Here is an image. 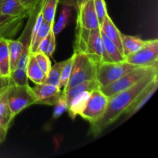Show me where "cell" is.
I'll use <instances>...</instances> for the list:
<instances>
[{
    "instance_id": "d4e9b609",
    "label": "cell",
    "mask_w": 158,
    "mask_h": 158,
    "mask_svg": "<svg viewBox=\"0 0 158 158\" xmlns=\"http://www.w3.org/2000/svg\"><path fill=\"white\" fill-rule=\"evenodd\" d=\"M52 26H53V25L49 24V23L43 20V23H42L40 29H39V32H37L36 36H35L33 43H32V45L30 46V53H33V52H36L40 44L49 35L51 29H52Z\"/></svg>"
},
{
    "instance_id": "ac0fdd59",
    "label": "cell",
    "mask_w": 158,
    "mask_h": 158,
    "mask_svg": "<svg viewBox=\"0 0 158 158\" xmlns=\"http://www.w3.org/2000/svg\"><path fill=\"white\" fill-rule=\"evenodd\" d=\"M30 12L26 9L18 0H2L1 6V14L17 16V15H29Z\"/></svg>"
},
{
    "instance_id": "7c38bea8",
    "label": "cell",
    "mask_w": 158,
    "mask_h": 158,
    "mask_svg": "<svg viewBox=\"0 0 158 158\" xmlns=\"http://www.w3.org/2000/svg\"><path fill=\"white\" fill-rule=\"evenodd\" d=\"M158 87V77L154 79L144 89L141 91L140 94L137 97V98L134 100L132 104L131 105L129 108L127 110L126 112L124 113L125 115L128 116V117H131V116L134 115L137 111L140 110L145 104L147 102L151 99L156 92Z\"/></svg>"
},
{
    "instance_id": "3957f363",
    "label": "cell",
    "mask_w": 158,
    "mask_h": 158,
    "mask_svg": "<svg viewBox=\"0 0 158 158\" xmlns=\"http://www.w3.org/2000/svg\"><path fill=\"white\" fill-rule=\"evenodd\" d=\"M97 66V63L86 53L74 52L72 72L63 93L81 82L96 80Z\"/></svg>"
},
{
    "instance_id": "1f68e13d",
    "label": "cell",
    "mask_w": 158,
    "mask_h": 158,
    "mask_svg": "<svg viewBox=\"0 0 158 158\" xmlns=\"http://www.w3.org/2000/svg\"><path fill=\"white\" fill-rule=\"evenodd\" d=\"M56 49V35L54 34L52 29H51L50 32H49V43H48L47 49H46V54L49 57H52L53 55L54 52Z\"/></svg>"
},
{
    "instance_id": "83f0119b",
    "label": "cell",
    "mask_w": 158,
    "mask_h": 158,
    "mask_svg": "<svg viewBox=\"0 0 158 158\" xmlns=\"http://www.w3.org/2000/svg\"><path fill=\"white\" fill-rule=\"evenodd\" d=\"M11 84L19 85V86H24L29 84L28 83V77L26 74V70L24 69L15 68L10 73Z\"/></svg>"
},
{
    "instance_id": "44dd1931",
    "label": "cell",
    "mask_w": 158,
    "mask_h": 158,
    "mask_svg": "<svg viewBox=\"0 0 158 158\" xmlns=\"http://www.w3.org/2000/svg\"><path fill=\"white\" fill-rule=\"evenodd\" d=\"M101 37L102 40H103V46H104L105 51H106V53L110 58V61L115 62V63H117V62L125 61L124 56L119 50L117 46L110 40H109L102 32Z\"/></svg>"
},
{
    "instance_id": "e575fe53",
    "label": "cell",
    "mask_w": 158,
    "mask_h": 158,
    "mask_svg": "<svg viewBox=\"0 0 158 158\" xmlns=\"http://www.w3.org/2000/svg\"><path fill=\"white\" fill-rule=\"evenodd\" d=\"M7 132L8 131H6V130L5 129V128H3L2 127V125L0 124V144H1V143L4 141L5 139H6V135H7Z\"/></svg>"
},
{
    "instance_id": "f1b7e54d",
    "label": "cell",
    "mask_w": 158,
    "mask_h": 158,
    "mask_svg": "<svg viewBox=\"0 0 158 158\" xmlns=\"http://www.w3.org/2000/svg\"><path fill=\"white\" fill-rule=\"evenodd\" d=\"M53 106L54 110L53 112H52V118L53 119L59 118V117H61L64 113H66L68 110L69 105H68L66 97L63 95V93H62L60 98L58 99V100L56 102V103Z\"/></svg>"
},
{
    "instance_id": "2e32d148",
    "label": "cell",
    "mask_w": 158,
    "mask_h": 158,
    "mask_svg": "<svg viewBox=\"0 0 158 158\" xmlns=\"http://www.w3.org/2000/svg\"><path fill=\"white\" fill-rule=\"evenodd\" d=\"M90 94V91H85L77 95L69 102L67 111L69 112V117L71 119L75 120L77 116H80L86 107Z\"/></svg>"
},
{
    "instance_id": "30bf717a",
    "label": "cell",
    "mask_w": 158,
    "mask_h": 158,
    "mask_svg": "<svg viewBox=\"0 0 158 158\" xmlns=\"http://www.w3.org/2000/svg\"><path fill=\"white\" fill-rule=\"evenodd\" d=\"M77 12V26L83 29H98L100 25L96 13L94 6V1L89 0V2L83 5Z\"/></svg>"
},
{
    "instance_id": "4dcf8cb0",
    "label": "cell",
    "mask_w": 158,
    "mask_h": 158,
    "mask_svg": "<svg viewBox=\"0 0 158 158\" xmlns=\"http://www.w3.org/2000/svg\"><path fill=\"white\" fill-rule=\"evenodd\" d=\"M94 1V9L97 13L100 25L103 23L104 19L108 15L106 10V5L105 0H93Z\"/></svg>"
},
{
    "instance_id": "ffe728a7",
    "label": "cell",
    "mask_w": 158,
    "mask_h": 158,
    "mask_svg": "<svg viewBox=\"0 0 158 158\" xmlns=\"http://www.w3.org/2000/svg\"><path fill=\"white\" fill-rule=\"evenodd\" d=\"M13 119L8 102L7 92H6L0 96V124L8 131Z\"/></svg>"
},
{
    "instance_id": "6da1fadb",
    "label": "cell",
    "mask_w": 158,
    "mask_h": 158,
    "mask_svg": "<svg viewBox=\"0 0 158 158\" xmlns=\"http://www.w3.org/2000/svg\"><path fill=\"white\" fill-rule=\"evenodd\" d=\"M157 74L158 70L154 71L142 78L131 87L109 97L104 114L95 123H91L89 134L95 137L98 136L110 125L117 121L121 115L124 114L141 91L157 78Z\"/></svg>"
},
{
    "instance_id": "8fae6325",
    "label": "cell",
    "mask_w": 158,
    "mask_h": 158,
    "mask_svg": "<svg viewBox=\"0 0 158 158\" xmlns=\"http://www.w3.org/2000/svg\"><path fill=\"white\" fill-rule=\"evenodd\" d=\"M38 104H46L53 106L61 96L63 91L57 86L49 83L35 84L32 87Z\"/></svg>"
},
{
    "instance_id": "4fadbf2b",
    "label": "cell",
    "mask_w": 158,
    "mask_h": 158,
    "mask_svg": "<svg viewBox=\"0 0 158 158\" xmlns=\"http://www.w3.org/2000/svg\"><path fill=\"white\" fill-rule=\"evenodd\" d=\"M100 31L117 46L119 50L123 55L121 41V32L117 29V27L114 24V22L112 21L109 15H106L103 23L100 24Z\"/></svg>"
},
{
    "instance_id": "f546056e",
    "label": "cell",
    "mask_w": 158,
    "mask_h": 158,
    "mask_svg": "<svg viewBox=\"0 0 158 158\" xmlns=\"http://www.w3.org/2000/svg\"><path fill=\"white\" fill-rule=\"evenodd\" d=\"M32 54H33L39 66L43 69V72L47 75L49 71L50 70L51 66H52L49 57L46 53L42 52H35Z\"/></svg>"
},
{
    "instance_id": "d6a6232c",
    "label": "cell",
    "mask_w": 158,
    "mask_h": 158,
    "mask_svg": "<svg viewBox=\"0 0 158 158\" xmlns=\"http://www.w3.org/2000/svg\"><path fill=\"white\" fill-rule=\"evenodd\" d=\"M11 85L10 77L0 76V96L7 92Z\"/></svg>"
},
{
    "instance_id": "836d02e7",
    "label": "cell",
    "mask_w": 158,
    "mask_h": 158,
    "mask_svg": "<svg viewBox=\"0 0 158 158\" xmlns=\"http://www.w3.org/2000/svg\"><path fill=\"white\" fill-rule=\"evenodd\" d=\"M18 1L29 12H32L40 5L42 0H18Z\"/></svg>"
},
{
    "instance_id": "277c9868",
    "label": "cell",
    "mask_w": 158,
    "mask_h": 158,
    "mask_svg": "<svg viewBox=\"0 0 158 158\" xmlns=\"http://www.w3.org/2000/svg\"><path fill=\"white\" fill-rule=\"evenodd\" d=\"M7 94L8 102L13 118L31 105L37 103L35 94L29 84L24 86L11 84Z\"/></svg>"
},
{
    "instance_id": "ba28073f",
    "label": "cell",
    "mask_w": 158,
    "mask_h": 158,
    "mask_svg": "<svg viewBox=\"0 0 158 158\" xmlns=\"http://www.w3.org/2000/svg\"><path fill=\"white\" fill-rule=\"evenodd\" d=\"M109 97L105 95L100 89H94L91 92L86 106L80 117L87 120L89 123H94L104 114L108 104Z\"/></svg>"
},
{
    "instance_id": "5b68a950",
    "label": "cell",
    "mask_w": 158,
    "mask_h": 158,
    "mask_svg": "<svg viewBox=\"0 0 158 158\" xmlns=\"http://www.w3.org/2000/svg\"><path fill=\"white\" fill-rule=\"evenodd\" d=\"M138 67L128 63L126 61L122 62H103L97 66L96 80L100 84V87L107 86L131 72L135 68Z\"/></svg>"
},
{
    "instance_id": "484cf974",
    "label": "cell",
    "mask_w": 158,
    "mask_h": 158,
    "mask_svg": "<svg viewBox=\"0 0 158 158\" xmlns=\"http://www.w3.org/2000/svg\"><path fill=\"white\" fill-rule=\"evenodd\" d=\"M66 63V60L56 63L53 66H51L50 70L49 71L47 74V78H46V83L53 85L60 88V77L61 74L62 69Z\"/></svg>"
},
{
    "instance_id": "603a6c76",
    "label": "cell",
    "mask_w": 158,
    "mask_h": 158,
    "mask_svg": "<svg viewBox=\"0 0 158 158\" xmlns=\"http://www.w3.org/2000/svg\"><path fill=\"white\" fill-rule=\"evenodd\" d=\"M60 0H42L41 12L43 20L54 25L56 12Z\"/></svg>"
},
{
    "instance_id": "d6986e66",
    "label": "cell",
    "mask_w": 158,
    "mask_h": 158,
    "mask_svg": "<svg viewBox=\"0 0 158 158\" xmlns=\"http://www.w3.org/2000/svg\"><path fill=\"white\" fill-rule=\"evenodd\" d=\"M11 73L10 56L7 40H0V76L9 77Z\"/></svg>"
},
{
    "instance_id": "52a82bcc",
    "label": "cell",
    "mask_w": 158,
    "mask_h": 158,
    "mask_svg": "<svg viewBox=\"0 0 158 158\" xmlns=\"http://www.w3.org/2000/svg\"><path fill=\"white\" fill-rule=\"evenodd\" d=\"M125 61L136 66H149L158 65V40H146L143 47L137 52L125 57Z\"/></svg>"
},
{
    "instance_id": "9c48e42d",
    "label": "cell",
    "mask_w": 158,
    "mask_h": 158,
    "mask_svg": "<svg viewBox=\"0 0 158 158\" xmlns=\"http://www.w3.org/2000/svg\"><path fill=\"white\" fill-rule=\"evenodd\" d=\"M27 17H29L28 14L17 16L0 14V40L13 39L22 29Z\"/></svg>"
},
{
    "instance_id": "7402d4cb",
    "label": "cell",
    "mask_w": 158,
    "mask_h": 158,
    "mask_svg": "<svg viewBox=\"0 0 158 158\" xmlns=\"http://www.w3.org/2000/svg\"><path fill=\"white\" fill-rule=\"evenodd\" d=\"M71 15H72V7L67 4H63L58 21L52 26V31L55 35L60 33L68 26Z\"/></svg>"
},
{
    "instance_id": "9a60e30c",
    "label": "cell",
    "mask_w": 158,
    "mask_h": 158,
    "mask_svg": "<svg viewBox=\"0 0 158 158\" xmlns=\"http://www.w3.org/2000/svg\"><path fill=\"white\" fill-rule=\"evenodd\" d=\"M100 89V86L98 83V82L97 81V80H86V81L81 82V83L72 86L68 90L63 93V94L65 96V97H66V101H67L68 105H69V102L74 97H77V95H79L81 93L85 92V91H90V92H92L94 89Z\"/></svg>"
},
{
    "instance_id": "74e56055",
    "label": "cell",
    "mask_w": 158,
    "mask_h": 158,
    "mask_svg": "<svg viewBox=\"0 0 158 158\" xmlns=\"http://www.w3.org/2000/svg\"><path fill=\"white\" fill-rule=\"evenodd\" d=\"M2 0H0V14H1V6H2Z\"/></svg>"
},
{
    "instance_id": "e0dca14e",
    "label": "cell",
    "mask_w": 158,
    "mask_h": 158,
    "mask_svg": "<svg viewBox=\"0 0 158 158\" xmlns=\"http://www.w3.org/2000/svg\"><path fill=\"white\" fill-rule=\"evenodd\" d=\"M121 41L123 56L126 57L141 49L145 44L146 40H143L137 36L121 33Z\"/></svg>"
},
{
    "instance_id": "8992f818",
    "label": "cell",
    "mask_w": 158,
    "mask_h": 158,
    "mask_svg": "<svg viewBox=\"0 0 158 158\" xmlns=\"http://www.w3.org/2000/svg\"><path fill=\"white\" fill-rule=\"evenodd\" d=\"M156 70H158V65L149 66V67L138 66L131 70V72L125 74L123 77L117 80V81L107 86L100 87V89L105 95L107 96L108 97H110L124 89L131 87L137 82L140 81L142 78Z\"/></svg>"
},
{
    "instance_id": "cb8c5ba5",
    "label": "cell",
    "mask_w": 158,
    "mask_h": 158,
    "mask_svg": "<svg viewBox=\"0 0 158 158\" xmlns=\"http://www.w3.org/2000/svg\"><path fill=\"white\" fill-rule=\"evenodd\" d=\"M9 46V56H10V67L11 72L16 68L17 63L21 56L23 51V43L19 40H7Z\"/></svg>"
},
{
    "instance_id": "f35d334b",
    "label": "cell",
    "mask_w": 158,
    "mask_h": 158,
    "mask_svg": "<svg viewBox=\"0 0 158 158\" xmlns=\"http://www.w3.org/2000/svg\"><path fill=\"white\" fill-rule=\"evenodd\" d=\"M60 1H61V0H60Z\"/></svg>"
},
{
    "instance_id": "7a4b0ae2",
    "label": "cell",
    "mask_w": 158,
    "mask_h": 158,
    "mask_svg": "<svg viewBox=\"0 0 158 158\" xmlns=\"http://www.w3.org/2000/svg\"><path fill=\"white\" fill-rule=\"evenodd\" d=\"M74 52H84L97 64L111 62L105 51L100 28L88 30L77 26Z\"/></svg>"
},
{
    "instance_id": "d590c367",
    "label": "cell",
    "mask_w": 158,
    "mask_h": 158,
    "mask_svg": "<svg viewBox=\"0 0 158 158\" xmlns=\"http://www.w3.org/2000/svg\"><path fill=\"white\" fill-rule=\"evenodd\" d=\"M77 1H78V0H61L60 2H62L63 4L69 5V6H70L71 7L73 8V9L76 10V9H77Z\"/></svg>"
},
{
    "instance_id": "8d00e7d4",
    "label": "cell",
    "mask_w": 158,
    "mask_h": 158,
    "mask_svg": "<svg viewBox=\"0 0 158 158\" xmlns=\"http://www.w3.org/2000/svg\"><path fill=\"white\" fill-rule=\"evenodd\" d=\"M89 1V0H78V1H77V9H76V11H77L79 9H80V8H81L83 5L86 4V3Z\"/></svg>"
},
{
    "instance_id": "4316f807",
    "label": "cell",
    "mask_w": 158,
    "mask_h": 158,
    "mask_svg": "<svg viewBox=\"0 0 158 158\" xmlns=\"http://www.w3.org/2000/svg\"><path fill=\"white\" fill-rule=\"evenodd\" d=\"M73 61V54L71 57L66 60V63L62 69L61 74L60 77V89L62 91L66 88L68 82H69V77H70L71 72H72Z\"/></svg>"
},
{
    "instance_id": "5bb4252c",
    "label": "cell",
    "mask_w": 158,
    "mask_h": 158,
    "mask_svg": "<svg viewBox=\"0 0 158 158\" xmlns=\"http://www.w3.org/2000/svg\"><path fill=\"white\" fill-rule=\"evenodd\" d=\"M26 70L28 79H29L35 84H41V83H46L47 75L39 66L32 53H30V55L29 56Z\"/></svg>"
}]
</instances>
